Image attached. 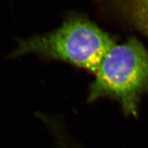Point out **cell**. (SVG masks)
<instances>
[{"instance_id":"cell-1","label":"cell","mask_w":148,"mask_h":148,"mask_svg":"<svg viewBox=\"0 0 148 148\" xmlns=\"http://www.w3.org/2000/svg\"><path fill=\"white\" fill-rule=\"evenodd\" d=\"M114 44L110 36L95 23L74 14L67 16L62 25L53 32L20 40L11 57L33 53L95 73Z\"/></svg>"},{"instance_id":"cell-2","label":"cell","mask_w":148,"mask_h":148,"mask_svg":"<svg viewBox=\"0 0 148 148\" xmlns=\"http://www.w3.org/2000/svg\"><path fill=\"white\" fill-rule=\"evenodd\" d=\"M94 73L88 101L113 98L125 113L137 115L138 99L148 88V50L138 40L130 38L124 43L114 44Z\"/></svg>"},{"instance_id":"cell-3","label":"cell","mask_w":148,"mask_h":148,"mask_svg":"<svg viewBox=\"0 0 148 148\" xmlns=\"http://www.w3.org/2000/svg\"><path fill=\"white\" fill-rule=\"evenodd\" d=\"M123 11L148 35V0H118Z\"/></svg>"}]
</instances>
